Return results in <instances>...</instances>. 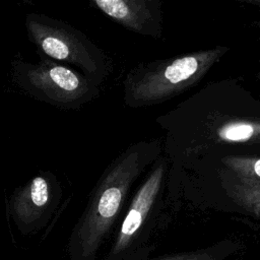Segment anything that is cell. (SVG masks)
<instances>
[{"mask_svg": "<svg viewBox=\"0 0 260 260\" xmlns=\"http://www.w3.org/2000/svg\"><path fill=\"white\" fill-rule=\"evenodd\" d=\"M157 153L156 144L133 143L105 169L70 235V260H95L125 206L131 187Z\"/></svg>", "mask_w": 260, "mask_h": 260, "instance_id": "cell-1", "label": "cell"}, {"mask_svg": "<svg viewBox=\"0 0 260 260\" xmlns=\"http://www.w3.org/2000/svg\"><path fill=\"white\" fill-rule=\"evenodd\" d=\"M26 36L39 57L69 66L101 85L113 71L111 58L84 32L41 13L24 17Z\"/></svg>", "mask_w": 260, "mask_h": 260, "instance_id": "cell-2", "label": "cell"}, {"mask_svg": "<svg viewBox=\"0 0 260 260\" xmlns=\"http://www.w3.org/2000/svg\"><path fill=\"white\" fill-rule=\"evenodd\" d=\"M222 53L221 48L209 49L132 68L123 81L124 104L139 108L176 95L197 82Z\"/></svg>", "mask_w": 260, "mask_h": 260, "instance_id": "cell-3", "label": "cell"}, {"mask_svg": "<svg viewBox=\"0 0 260 260\" xmlns=\"http://www.w3.org/2000/svg\"><path fill=\"white\" fill-rule=\"evenodd\" d=\"M10 76L13 84L34 100L63 110L79 109L101 93V85L81 72L43 57L35 63L14 58Z\"/></svg>", "mask_w": 260, "mask_h": 260, "instance_id": "cell-4", "label": "cell"}, {"mask_svg": "<svg viewBox=\"0 0 260 260\" xmlns=\"http://www.w3.org/2000/svg\"><path fill=\"white\" fill-rule=\"evenodd\" d=\"M166 175V162L157 160L129 201L112 248L105 260H131L142 230L156 204Z\"/></svg>", "mask_w": 260, "mask_h": 260, "instance_id": "cell-5", "label": "cell"}, {"mask_svg": "<svg viewBox=\"0 0 260 260\" xmlns=\"http://www.w3.org/2000/svg\"><path fill=\"white\" fill-rule=\"evenodd\" d=\"M61 197L62 187L57 177L50 171H41L12 192L8 210L17 229L27 234L45 224Z\"/></svg>", "mask_w": 260, "mask_h": 260, "instance_id": "cell-6", "label": "cell"}, {"mask_svg": "<svg viewBox=\"0 0 260 260\" xmlns=\"http://www.w3.org/2000/svg\"><path fill=\"white\" fill-rule=\"evenodd\" d=\"M89 4L130 31L147 36L157 34L158 11L154 1L90 0Z\"/></svg>", "mask_w": 260, "mask_h": 260, "instance_id": "cell-7", "label": "cell"}, {"mask_svg": "<svg viewBox=\"0 0 260 260\" xmlns=\"http://www.w3.org/2000/svg\"><path fill=\"white\" fill-rule=\"evenodd\" d=\"M226 191L235 203L260 217V183L237 178L226 186Z\"/></svg>", "mask_w": 260, "mask_h": 260, "instance_id": "cell-8", "label": "cell"}, {"mask_svg": "<svg viewBox=\"0 0 260 260\" xmlns=\"http://www.w3.org/2000/svg\"><path fill=\"white\" fill-rule=\"evenodd\" d=\"M220 140L228 142H246L260 137V122L233 121L217 129Z\"/></svg>", "mask_w": 260, "mask_h": 260, "instance_id": "cell-9", "label": "cell"}, {"mask_svg": "<svg viewBox=\"0 0 260 260\" xmlns=\"http://www.w3.org/2000/svg\"><path fill=\"white\" fill-rule=\"evenodd\" d=\"M222 162L240 180L260 183V158L246 155H229Z\"/></svg>", "mask_w": 260, "mask_h": 260, "instance_id": "cell-10", "label": "cell"}, {"mask_svg": "<svg viewBox=\"0 0 260 260\" xmlns=\"http://www.w3.org/2000/svg\"><path fill=\"white\" fill-rule=\"evenodd\" d=\"M160 260H213L212 256L207 253H188L177 256L166 257Z\"/></svg>", "mask_w": 260, "mask_h": 260, "instance_id": "cell-11", "label": "cell"}]
</instances>
